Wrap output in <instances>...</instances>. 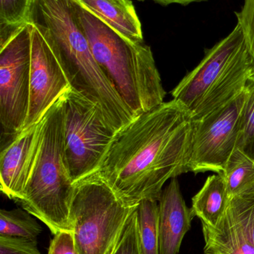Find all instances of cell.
<instances>
[{
  "mask_svg": "<svg viewBox=\"0 0 254 254\" xmlns=\"http://www.w3.org/2000/svg\"><path fill=\"white\" fill-rule=\"evenodd\" d=\"M31 58V27L28 22L0 49V122L2 134L10 140L23 131L28 117Z\"/></svg>",
  "mask_w": 254,
  "mask_h": 254,
  "instance_id": "7",
  "label": "cell"
},
{
  "mask_svg": "<svg viewBox=\"0 0 254 254\" xmlns=\"http://www.w3.org/2000/svg\"><path fill=\"white\" fill-rule=\"evenodd\" d=\"M204 254H254L248 238L228 208L216 228L202 225Z\"/></svg>",
  "mask_w": 254,
  "mask_h": 254,
  "instance_id": "13",
  "label": "cell"
},
{
  "mask_svg": "<svg viewBox=\"0 0 254 254\" xmlns=\"http://www.w3.org/2000/svg\"><path fill=\"white\" fill-rule=\"evenodd\" d=\"M67 166L73 182L98 170L116 131L95 103L71 87L62 95Z\"/></svg>",
  "mask_w": 254,
  "mask_h": 254,
  "instance_id": "6",
  "label": "cell"
},
{
  "mask_svg": "<svg viewBox=\"0 0 254 254\" xmlns=\"http://www.w3.org/2000/svg\"><path fill=\"white\" fill-rule=\"evenodd\" d=\"M30 24V102L23 131L40 122L49 109L70 87L49 39L40 28Z\"/></svg>",
  "mask_w": 254,
  "mask_h": 254,
  "instance_id": "9",
  "label": "cell"
},
{
  "mask_svg": "<svg viewBox=\"0 0 254 254\" xmlns=\"http://www.w3.org/2000/svg\"><path fill=\"white\" fill-rule=\"evenodd\" d=\"M0 254H41L37 241L19 237L0 236Z\"/></svg>",
  "mask_w": 254,
  "mask_h": 254,
  "instance_id": "23",
  "label": "cell"
},
{
  "mask_svg": "<svg viewBox=\"0 0 254 254\" xmlns=\"http://www.w3.org/2000/svg\"><path fill=\"white\" fill-rule=\"evenodd\" d=\"M42 231L40 224L26 210H0V236L37 241Z\"/></svg>",
  "mask_w": 254,
  "mask_h": 254,
  "instance_id": "17",
  "label": "cell"
},
{
  "mask_svg": "<svg viewBox=\"0 0 254 254\" xmlns=\"http://www.w3.org/2000/svg\"><path fill=\"white\" fill-rule=\"evenodd\" d=\"M129 41L144 43L141 22L131 0H74Z\"/></svg>",
  "mask_w": 254,
  "mask_h": 254,
  "instance_id": "12",
  "label": "cell"
},
{
  "mask_svg": "<svg viewBox=\"0 0 254 254\" xmlns=\"http://www.w3.org/2000/svg\"><path fill=\"white\" fill-rule=\"evenodd\" d=\"M137 206L122 201L95 174L75 183L70 222L79 254H112Z\"/></svg>",
  "mask_w": 254,
  "mask_h": 254,
  "instance_id": "5",
  "label": "cell"
},
{
  "mask_svg": "<svg viewBox=\"0 0 254 254\" xmlns=\"http://www.w3.org/2000/svg\"><path fill=\"white\" fill-rule=\"evenodd\" d=\"M112 254H143L139 236L137 208L130 216L120 240Z\"/></svg>",
  "mask_w": 254,
  "mask_h": 254,
  "instance_id": "21",
  "label": "cell"
},
{
  "mask_svg": "<svg viewBox=\"0 0 254 254\" xmlns=\"http://www.w3.org/2000/svg\"><path fill=\"white\" fill-rule=\"evenodd\" d=\"M139 236L143 254L160 253L159 203L144 199L137 206Z\"/></svg>",
  "mask_w": 254,
  "mask_h": 254,
  "instance_id": "16",
  "label": "cell"
},
{
  "mask_svg": "<svg viewBox=\"0 0 254 254\" xmlns=\"http://www.w3.org/2000/svg\"><path fill=\"white\" fill-rule=\"evenodd\" d=\"M31 0H0V25L22 26L28 23Z\"/></svg>",
  "mask_w": 254,
  "mask_h": 254,
  "instance_id": "20",
  "label": "cell"
},
{
  "mask_svg": "<svg viewBox=\"0 0 254 254\" xmlns=\"http://www.w3.org/2000/svg\"><path fill=\"white\" fill-rule=\"evenodd\" d=\"M248 50L254 61V0H245L241 10L236 12Z\"/></svg>",
  "mask_w": 254,
  "mask_h": 254,
  "instance_id": "22",
  "label": "cell"
},
{
  "mask_svg": "<svg viewBox=\"0 0 254 254\" xmlns=\"http://www.w3.org/2000/svg\"><path fill=\"white\" fill-rule=\"evenodd\" d=\"M41 120L9 140L1 149L0 188L10 199L18 201L22 198L38 148Z\"/></svg>",
  "mask_w": 254,
  "mask_h": 254,
  "instance_id": "10",
  "label": "cell"
},
{
  "mask_svg": "<svg viewBox=\"0 0 254 254\" xmlns=\"http://www.w3.org/2000/svg\"><path fill=\"white\" fill-rule=\"evenodd\" d=\"M230 198L225 179L222 175L209 176L199 192L192 198L194 216L201 219L202 225L216 228L223 217Z\"/></svg>",
  "mask_w": 254,
  "mask_h": 254,
  "instance_id": "14",
  "label": "cell"
},
{
  "mask_svg": "<svg viewBox=\"0 0 254 254\" xmlns=\"http://www.w3.org/2000/svg\"><path fill=\"white\" fill-rule=\"evenodd\" d=\"M228 208L254 245V192L231 198Z\"/></svg>",
  "mask_w": 254,
  "mask_h": 254,
  "instance_id": "19",
  "label": "cell"
},
{
  "mask_svg": "<svg viewBox=\"0 0 254 254\" xmlns=\"http://www.w3.org/2000/svg\"><path fill=\"white\" fill-rule=\"evenodd\" d=\"M237 148L254 161V75L249 79L246 86Z\"/></svg>",
  "mask_w": 254,
  "mask_h": 254,
  "instance_id": "18",
  "label": "cell"
},
{
  "mask_svg": "<svg viewBox=\"0 0 254 254\" xmlns=\"http://www.w3.org/2000/svg\"><path fill=\"white\" fill-rule=\"evenodd\" d=\"M193 129L183 104L164 102L116 132L94 174L130 205L158 201L167 181L189 172Z\"/></svg>",
  "mask_w": 254,
  "mask_h": 254,
  "instance_id": "1",
  "label": "cell"
},
{
  "mask_svg": "<svg viewBox=\"0 0 254 254\" xmlns=\"http://www.w3.org/2000/svg\"><path fill=\"white\" fill-rule=\"evenodd\" d=\"M74 191L75 183L66 159L61 96L42 119L35 159L18 202L54 235L61 231L72 232L70 207Z\"/></svg>",
  "mask_w": 254,
  "mask_h": 254,
  "instance_id": "3",
  "label": "cell"
},
{
  "mask_svg": "<svg viewBox=\"0 0 254 254\" xmlns=\"http://www.w3.org/2000/svg\"><path fill=\"white\" fill-rule=\"evenodd\" d=\"M230 198L254 192V161L236 149L222 173Z\"/></svg>",
  "mask_w": 254,
  "mask_h": 254,
  "instance_id": "15",
  "label": "cell"
},
{
  "mask_svg": "<svg viewBox=\"0 0 254 254\" xmlns=\"http://www.w3.org/2000/svg\"><path fill=\"white\" fill-rule=\"evenodd\" d=\"M253 75L254 61L237 24L232 32L206 51L202 61L171 95L184 106L194 122H199L240 95Z\"/></svg>",
  "mask_w": 254,
  "mask_h": 254,
  "instance_id": "4",
  "label": "cell"
},
{
  "mask_svg": "<svg viewBox=\"0 0 254 254\" xmlns=\"http://www.w3.org/2000/svg\"><path fill=\"white\" fill-rule=\"evenodd\" d=\"M140 1H146V0H140ZM155 2L159 3L163 5H169L171 4H179L182 5H186L192 2H197V1H205V0H152Z\"/></svg>",
  "mask_w": 254,
  "mask_h": 254,
  "instance_id": "25",
  "label": "cell"
},
{
  "mask_svg": "<svg viewBox=\"0 0 254 254\" xmlns=\"http://www.w3.org/2000/svg\"><path fill=\"white\" fill-rule=\"evenodd\" d=\"M246 89L240 95L199 122H194L189 172L222 174L237 149Z\"/></svg>",
  "mask_w": 254,
  "mask_h": 254,
  "instance_id": "8",
  "label": "cell"
},
{
  "mask_svg": "<svg viewBox=\"0 0 254 254\" xmlns=\"http://www.w3.org/2000/svg\"><path fill=\"white\" fill-rule=\"evenodd\" d=\"M76 4L94 58L128 108L138 116L163 104L166 92L151 48L129 41Z\"/></svg>",
  "mask_w": 254,
  "mask_h": 254,
  "instance_id": "2",
  "label": "cell"
},
{
  "mask_svg": "<svg viewBox=\"0 0 254 254\" xmlns=\"http://www.w3.org/2000/svg\"><path fill=\"white\" fill-rule=\"evenodd\" d=\"M48 254H79L73 232L61 231L51 241Z\"/></svg>",
  "mask_w": 254,
  "mask_h": 254,
  "instance_id": "24",
  "label": "cell"
},
{
  "mask_svg": "<svg viewBox=\"0 0 254 254\" xmlns=\"http://www.w3.org/2000/svg\"><path fill=\"white\" fill-rule=\"evenodd\" d=\"M158 203L160 253L177 254L194 215L185 203L177 178L163 190Z\"/></svg>",
  "mask_w": 254,
  "mask_h": 254,
  "instance_id": "11",
  "label": "cell"
}]
</instances>
